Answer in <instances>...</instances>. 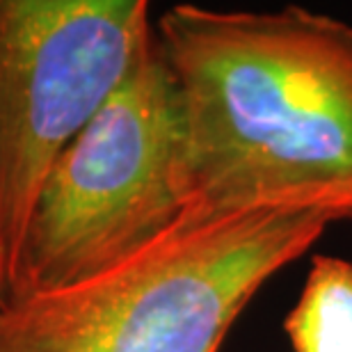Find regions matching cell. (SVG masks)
Wrapping results in <instances>:
<instances>
[{
	"mask_svg": "<svg viewBox=\"0 0 352 352\" xmlns=\"http://www.w3.org/2000/svg\"><path fill=\"white\" fill-rule=\"evenodd\" d=\"M153 30L179 103L183 208L352 222L350 23L181 3Z\"/></svg>",
	"mask_w": 352,
	"mask_h": 352,
	"instance_id": "obj_1",
	"label": "cell"
},
{
	"mask_svg": "<svg viewBox=\"0 0 352 352\" xmlns=\"http://www.w3.org/2000/svg\"><path fill=\"white\" fill-rule=\"evenodd\" d=\"M327 224L286 210H186L122 261L0 305V352H220L250 300Z\"/></svg>",
	"mask_w": 352,
	"mask_h": 352,
	"instance_id": "obj_2",
	"label": "cell"
},
{
	"mask_svg": "<svg viewBox=\"0 0 352 352\" xmlns=\"http://www.w3.org/2000/svg\"><path fill=\"white\" fill-rule=\"evenodd\" d=\"M153 34L144 0H0V305L62 153Z\"/></svg>",
	"mask_w": 352,
	"mask_h": 352,
	"instance_id": "obj_3",
	"label": "cell"
},
{
	"mask_svg": "<svg viewBox=\"0 0 352 352\" xmlns=\"http://www.w3.org/2000/svg\"><path fill=\"white\" fill-rule=\"evenodd\" d=\"M179 138L174 82L153 30L48 176L19 295L89 277L165 234L186 213Z\"/></svg>",
	"mask_w": 352,
	"mask_h": 352,
	"instance_id": "obj_4",
	"label": "cell"
},
{
	"mask_svg": "<svg viewBox=\"0 0 352 352\" xmlns=\"http://www.w3.org/2000/svg\"><path fill=\"white\" fill-rule=\"evenodd\" d=\"M284 332L293 352H352V261L314 256Z\"/></svg>",
	"mask_w": 352,
	"mask_h": 352,
	"instance_id": "obj_5",
	"label": "cell"
}]
</instances>
